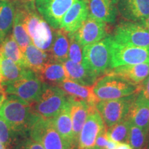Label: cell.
<instances>
[{
  "mask_svg": "<svg viewBox=\"0 0 149 149\" xmlns=\"http://www.w3.org/2000/svg\"><path fill=\"white\" fill-rule=\"evenodd\" d=\"M0 117L15 133H25L37 118L31 104L15 96L8 95L0 107Z\"/></svg>",
  "mask_w": 149,
  "mask_h": 149,
  "instance_id": "6da1fadb",
  "label": "cell"
},
{
  "mask_svg": "<svg viewBox=\"0 0 149 149\" xmlns=\"http://www.w3.org/2000/svg\"><path fill=\"white\" fill-rule=\"evenodd\" d=\"M69 101L67 95L57 86L44 84L40 95L31 104L33 113L40 118L52 120L60 113Z\"/></svg>",
  "mask_w": 149,
  "mask_h": 149,
  "instance_id": "7a4b0ae2",
  "label": "cell"
},
{
  "mask_svg": "<svg viewBox=\"0 0 149 149\" xmlns=\"http://www.w3.org/2000/svg\"><path fill=\"white\" fill-rule=\"evenodd\" d=\"M112 36L84 46L83 64L99 77L112 68Z\"/></svg>",
  "mask_w": 149,
  "mask_h": 149,
  "instance_id": "3957f363",
  "label": "cell"
},
{
  "mask_svg": "<svg viewBox=\"0 0 149 149\" xmlns=\"http://www.w3.org/2000/svg\"><path fill=\"white\" fill-rule=\"evenodd\" d=\"M93 91L98 101L114 100L128 97L139 92L135 86L123 78L111 74H104L97 79Z\"/></svg>",
  "mask_w": 149,
  "mask_h": 149,
  "instance_id": "277c9868",
  "label": "cell"
},
{
  "mask_svg": "<svg viewBox=\"0 0 149 149\" xmlns=\"http://www.w3.org/2000/svg\"><path fill=\"white\" fill-rule=\"evenodd\" d=\"M30 136L45 149H70L54 126L53 120L37 117L29 130Z\"/></svg>",
  "mask_w": 149,
  "mask_h": 149,
  "instance_id": "5b68a950",
  "label": "cell"
},
{
  "mask_svg": "<svg viewBox=\"0 0 149 149\" xmlns=\"http://www.w3.org/2000/svg\"><path fill=\"white\" fill-rule=\"evenodd\" d=\"M112 37L119 44L149 48V29L139 22H122L116 27Z\"/></svg>",
  "mask_w": 149,
  "mask_h": 149,
  "instance_id": "8992f818",
  "label": "cell"
},
{
  "mask_svg": "<svg viewBox=\"0 0 149 149\" xmlns=\"http://www.w3.org/2000/svg\"><path fill=\"white\" fill-rule=\"evenodd\" d=\"M136 95L137 93L122 98L101 100L96 104V109L101 115L107 128L120 122L127 117Z\"/></svg>",
  "mask_w": 149,
  "mask_h": 149,
  "instance_id": "52a82bcc",
  "label": "cell"
},
{
  "mask_svg": "<svg viewBox=\"0 0 149 149\" xmlns=\"http://www.w3.org/2000/svg\"><path fill=\"white\" fill-rule=\"evenodd\" d=\"M44 83L35 72L29 77L7 84L2 87L7 95L15 96L24 102L31 104L36 101L40 95Z\"/></svg>",
  "mask_w": 149,
  "mask_h": 149,
  "instance_id": "ba28073f",
  "label": "cell"
},
{
  "mask_svg": "<svg viewBox=\"0 0 149 149\" xmlns=\"http://www.w3.org/2000/svg\"><path fill=\"white\" fill-rule=\"evenodd\" d=\"M141 63H149V48L121 44L113 39L112 68Z\"/></svg>",
  "mask_w": 149,
  "mask_h": 149,
  "instance_id": "9c48e42d",
  "label": "cell"
},
{
  "mask_svg": "<svg viewBox=\"0 0 149 149\" xmlns=\"http://www.w3.org/2000/svg\"><path fill=\"white\" fill-rule=\"evenodd\" d=\"M76 1L77 0H35V7L53 29H58L63 17Z\"/></svg>",
  "mask_w": 149,
  "mask_h": 149,
  "instance_id": "30bf717a",
  "label": "cell"
},
{
  "mask_svg": "<svg viewBox=\"0 0 149 149\" xmlns=\"http://www.w3.org/2000/svg\"><path fill=\"white\" fill-rule=\"evenodd\" d=\"M105 126L95 106H91L74 149H93L98 134Z\"/></svg>",
  "mask_w": 149,
  "mask_h": 149,
  "instance_id": "8fae6325",
  "label": "cell"
},
{
  "mask_svg": "<svg viewBox=\"0 0 149 149\" xmlns=\"http://www.w3.org/2000/svg\"><path fill=\"white\" fill-rule=\"evenodd\" d=\"M73 33L81 46L90 45L107 37V25L105 22L88 16Z\"/></svg>",
  "mask_w": 149,
  "mask_h": 149,
  "instance_id": "7c38bea8",
  "label": "cell"
},
{
  "mask_svg": "<svg viewBox=\"0 0 149 149\" xmlns=\"http://www.w3.org/2000/svg\"><path fill=\"white\" fill-rule=\"evenodd\" d=\"M88 17L87 1L77 0L63 17L60 28L68 33H75Z\"/></svg>",
  "mask_w": 149,
  "mask_h": 149,
  "instance_id": "4fadbf2b",
  "label": "cell"
},
{
  "mask_svg": "<svg viewBox=\"0 0 149 149\" xmlns=\"http://www.w3.org/2000/svg\"><path fill=\"white\" fill-rule=\"evenodd\" d=\"M105 74L119 76L132 84L139 86L149 75V63L115 67L107 70Z\"/></svg>",
  "mask_w": 149,
  "mask_h": 149,
  "instance_id": "5bb4252c",
  "label": "cell"
},
{
  "mask_svg": "<svg viewBox=\"0 0 149 149\" xmlns=\"http://www.w3.org/2000/svg\"><path fill=\"white\" fill-rule=\"evenodd\" d=\"M115 0H88V16L105 23L115 21L117 8Z\"/></svg>",
  "mask_w": 149,
  "mask_h": 149,
  "instance_id": "9a60e30c",
  "label": "cell"
},
{
  "mask_svg": "<svg viewBox=\"0 0 149 149\" xmlns=\"http://www.w3.org/2000/svg\"><path fill=\"white\" fill-rule=\"evenodd\" d=\"M67 79L86 86H92L99 77L84 64L67 59L63 62Z\"/></svg>",
  "mask_w": 149,
  "mask_h": 149,
  "instance_id": "2e32d148",
  "label": "cell"
},
{
  "mask_svg": "<svg viewBox=\"0 0 149 149\" xmlns=\"http://www.w3.org/2000/svg\"><path fill=\"white\" fill-rule=\"evenodd\" d=\"M126 19L144 24L149 16V0H122L119 5Z\"/></svg>",
  "mask_w": 149,
  "mask_h": 149,
  "instance_id": "e0dca14e",
  "label": "cell"
},
{
  "mask_svg": "<svg viewBox=\"0 0 149 149\" xmlns=\"http://www.w3.org/2000/svg\"><path fill=\"white\" fill-rule=\"evenodd\" d=\"M0 70L1 85L4 86L7 84L13 82L22 78L29 77L35 72L29 68L19 66L15 61L7 58L0 53Z\"/></svg>",
  "mask_w": 149,
  "mask_h": 149,
  "instance_id": "ac0fdd59",
  "label": "cell"
},
{
  "mask_svg": "<svg viewBox=\"0 0 149 149\" xmlns=\"http://www.w3.org/2000/svg\"><path fill=\"white\" fill-rule=\"evenodd\" d=\"M57 86L62 89L68 97L72 100L85 102L91 106H96L99 102L93 91V86H86L69 79H65Z\"/></svg>",
  "mask_w": 149,
  "mask_h": 149,
  "instance_id": "d6986e66",
  "label": "cell"
},
{
  "mask_svg": "<svg viewBox=\"0 0 149 149\" xmlns=\"http://www.w3.org/2000/svg\"><path fill=\"white\" fill-rule=\"evenodd\" d=\"M69 98L70 102V114L72 123L74 148L77 146L79 136L84 124L88 117L91 105L86 102Z\"/></svg>",
  "mask_w": 149,
  "mask_h": 149,
  "instance_id": "ffe728a7",
  "label": "cell"
},
{
  "mask_svg": "<svg viewBox=\"0 0 149 149\" xmlns=\"http://www.w3.org/2000/svg\"><path fill=\"white\" fill-rule=\"evenodd\" d=\"M127 117L132 124L149 130V102L137 93Z\"/></svg>",
  "mask_w": 149,
  "mask_h": 149,
  "instance_id": "44dd1931",
  "label": "cell"
},
{
  "mask_svg": "<svg viewBox=\"0 0 149 149\" xmlns=\"http://www.w3.org/2000/svg\"><path fill=\"white\" fill-rule=\"evenodd\" d=\"M52 120L56 130L60 134L61 137L66 141L70 149H73L74 141L70 100L60 113Z\"/></svg>",
  "mask_w": 149,
  "mask_h": 149,
  "instance_id": "7402d4cb",
  "label": "cell"
},
{
  "mask_svg": "<svg viewBox=\"0 0 149 149\" xmlns=\"http://www.w3.org/2000/svg\"><path fill=\"white\" fill-rule=\"evenodd\" d=\"M69 39L68 33L63 29H55L51 47L48 51L52 61L64 62L68 59Z\"/></svg>",
  "mask_w": 149,
  "mask_h": 149,
  "instance_id": "603a6c76",
  "label": "cell"
},
{
  "mask_svg": "<svg viewBox=\"0 0 149 149\" xmlns=\"http://www.w3.org/2000/svg\"><path fill=\"white\" fill-rule=\"evenodd\" d=\"M36 74L43 83L50 86H58L67 79L63 63L55 61H48Z\"/></svg>",
  "mask_w": 149,
  "mask_h": 149,
  "instance_id": "cb8c5ba5",
  "label": "cell"
},
{
  "mask_svg": "<svg viewBox=\"0 0 149 149\" xmlns=\"http://www.w3.org/2000/svg\"><path fill=\"white\" fill-rule=\"evenodd\" d=\"M26 68L37 73L48 61H52L47 51L35 46L33 43L29 44L24 52Z\"/></svg>",
  "mask_w": 149,
  "mask_h": 149,
  "instance_id": "d4e9b609",
  "label": "cell"
},
{
  "mask_svg": "<svg viewBox=\"0 0 149 149\" xmlns=\"http://www.w3.org/2000/svg\"><path fill=\"white\" fill-rule=\"evenodd\" d=\"M15 8L10 0H0V44L10 33L13 25Z\"/></svg>",
  "mask_w": 149,
  "mask_h": 149,
  "instance_id": "484cf974",
  "label": "cell"
},
{
  "mask_svg": "<svg viewBox=\"0 0 149 149\" xmlns=\"http://www.w3.org/2000/svg\"><path fill=\"white\" fill-rule=\"evenodd\" d=\"M32 43L37 48L44 51H48L53 40V33L49 24L44 19L39 22L31 37Z\"/></svg>",
  "mask_w": 149,
  "mask_h": 149,
  "instance_id": "4316f807",
  "label": "cell"
},
{
  "mask_svg": "<svg viewBox=\"0 0 149 149\" xmlns=\"http://www.w3.org/2000/svg\"><path fill=\"white\" fill-rule=\"evenodd\" d=\"M0 53L19 66L26 67L24 53L12 34H9L0 44Z\"/></svg>",
  "mask_w": 149,
  "mask_h": 149,
  "instance_id": "83f0119b",
  "label": "cell"
},
{
  "mask_svg": "<svg viewBox=\"0 0 149 149\" xmlns=\"http://www.w3.org/2000/svg\"><path fill=\"white\" fill-rule=\"evenodd\" d=\"M12 35L23 53L27 46L32 43V40L24 26L22 13L19 8L15 9Z\"/></svg>",
  "mask_w": 149,
  "mask_h": 149,
  "instance_id": "f1b7e54d",
  "label": "cell"
},
{
  "mask_svg": "<svg viewBox=\"0 0 149 149\" xmlns=\"http://www.w3.org/2000/svg\"><path fill=\"white\" fill-rule=\"evenodd\" d=\"M149 141V130L143 129L130 122L128 143L134 149H146Z\"/></svg>",
  "mask_w": 149,
  "mask_h": 149,
  "instance_id": "f546056e",
  "label": "cell"
},
{
  "mask_svg": "<svg viewBox=\"0 0 149 149\" xmlns=\"http://www.w3.org/2000/svg\"><path fill=\"white\" fill-rule=\"evenodd\" d=\"M130 122L127 117L114 125L107 128V136L117 142L128 143Z\"/></svg>",
  "mask_w": 149,
  "mask_h": 149,
  "instance_id": "4dcf8cb0",
  "label": "cell"
},
{
  "mask_svg": "<svg viewBox=\"0 0 149 149\" xmlns=\"http://www.w3.org/2000/svg\"><path fill=\"white\" fill-rule=\"evenodd\" d=\"M69 50L68 59L74 62L83 64V46L76 39L74 33H68Z\"/></svg>",
  "mask_w": 149,
  "mask_h": 149,
  "instance_id": "1f68e13d",
  "label": "cell"
},
{
  "mask_svg": "<svg viewBox=\"0 0 149 149\" xmlns=\"http://www.w3.org/2000/svg\"><path fill=\"white\" fill-rule=\"evenodd\" d=\"M15 133L9 127L7 123L0 117V143H1L6 149H8L14 140V134Z\"/></svg>",
  "mask_w": 149,
  "mask_h": 149,
  "instance_id": "d6a6232c",
  "label": "cell"
},
{
  "mask_svg": "<svg viewBox=\"0 0 149 149\" xmlns=\"http://www.w3.org/2000/svg\"><path fill=\"white\" fill-rule=\"evenodd\" d=\"M108 141H109V137L107 136V126H105L98 134L95 144L93 149H105Z\"/></svg>",
  "mask_w": 149,
  "mask_h": 149,
  "instance_id": "836d02e7",
  "label": "cell"
},
{
  "mask_svg": "<svg viewBox=\"0 0 149 149\" xmlns=\"http://www.w3.org/2000/svg\"><path fill=\"white\" fill-rule=\"evenodd\" d=\"M138 95L149 102V75L138 86Z\"/></svg>",
  "mask_w": 149,
  "mask_h": 149,
  "instance_id": "e575fe53",
  "label": "cell"
},
{
  "mask_svg": "<svg viewBox=\"0 0 149 149\" xmlns=\"http://www.w3.org/2000/svg\"><path fill=\"white\" fill-rule=\"evenodd\" d=\"M22 149H45L38 141H35V139L29 138L26 139L22 144Z\"/></svg>",
  "mask_w": 149,
  "mask_h": 149,
  "instance_id": "d590c367",
  "label": "cell"
},
{
  "mask_svg": "<svg viewBox=\"0 0 149 149\" xmlns=\"http://www.w3.org/2000/svg\"><path fill=\"white\" fill-rule=\"evenodd\" d=\"M116 149H134L128 143L119 142Z\"/></svg>",
  "mask_w": 149,
  "mask_h": 149,
  "instance_id": "8d00e7d4",
  "label": "cell"
},
{
  "mask_svg": "<svg viewBox=\"0 0 149 149\" xmlns=\"http://www.w3.org/2000/svg\"><path fill=\"white\" fill-rule=\"evenodd\" d=\"M6 96H7V95L5 92L4 88L2 87L1 90L0 91V107H1V104H2L3 101L5 100V99L6 98Z\"/></svg>",
  "mask_w": 149,
  "mask_h": 149,
  "instance_id": "74e56055",
  "label": "cell"
},
{
  "mask_svg": "<svg viewBox=\"0 0 149 149\" xmlns=\"http://www.w3.org/2000/svg\"><path fill=\"white\" fill-rule=\"evenodd\" d=\"M144 24L149 29V16H148V17L147 18V19L146 20V22H145L144 23Z\"/></svg>",
  "mask_w": 149,
  "mask_h": 149,
  "instance_id": "f35d334b",
  "label": "cell"
},
{
  "mask_svg": "<svg viewBox=\"0 0 149 149\" xmlns=\"http://www.w3.org/2000/svg\"><path fill=\"white\" fill-rule=\"evenodd\" d=\"M0 149H6V148L4 146V145H3L1 143H0Z\"/></svg>",
  "mask_w": 149,
  "mask_h": 149,
  "instance_id": "ab89813d",
  "label": "cell"
},
{
  "mask_svg": "<svg viewBox=\"0 0 149 149\" xmlns=\"http://www.w3.org/2000/svg\"><path fill=\"white\" fill-rule=\"evenodd\" d=\"M1 70H0V83H1Z\"/></svg>",
  "mask_w": 149,
  "mask_h": 149,
  "instance_id": "60d3db41",
  "label": "cell"
},
{
  "mask_svg": "<svg viewBox=\"0 0 149 149\" xmlns=\"http://www.w3.org/2000/svg\"><path fill=\"white\" fill-rule=\"evenodd\" d=\"M146 149H149V141H148V146H147Z\"/></svg>",
  "mask_w": 149,
  "mask_h": 149,
  "instance_id": "b9f144b4",
  "label": "cell"
},
{
  "mask_svg": "<svg viewBox=\"0 0 149 149\" xmlns=\"http://www.w3.org/2000/svg\"><path fill=\"white\" fill-rule=\"evenodd\" d=\"M1 88H2V86H1V84H0V91H1Z\"/></svg>",
  "mask_w": 149,
  "mask_h": 149,
  "instance_id": "7bdbcfd3",
  "label": "cell"
},
{
  "mask_svg": "<svg viewBox=\"0 0 149 149\" xmlns=\"http://www.w3.org/2000/svg\"><path fill=\"white\" fill-rule=\"evenodd\" d=\"M115 1H117H117H119V2H120V1H122V0H115Z\"/></svg>",
  "mask_w": 149,
  "mask_h": 149,
  "instance_id": "ee69618b",
  "label": "cell"
},
{
  "mask_svg": "<svg viewBox=\"0 0 149 149\" xmlns=\"http://www.w3.org/2000/svg\"><path fill=\"white\" fill-rule=\"evenodd\" d=\"M84 1H88V0H84Z\"/></svg>",
  "mask_w": 149,
  "mask_h": 149,
  "instance_id": "f6af8a7d",
  "label": "cell"
}]
</instances>
